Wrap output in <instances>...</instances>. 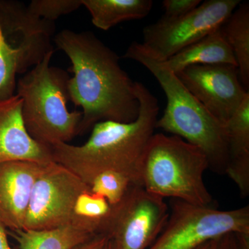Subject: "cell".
<instances>
[{
	"mask_svg": "<svg viewBox=\"0 0 249 249\" xmlns=\"http://www.w3.org/2000/svg\"><path fill=\"white\" fill-rule=\"evenodd\" d=\"M218 249H238L235 233H228L217 239Z\"/></svg>",
	"mask_w": 249,
	"mask_h": 249,
	"instance_id": "d4e9b609",
	"label": "cell"
},
{
	"mask_svg": "<svg viewBox=\"0 0 249 249\" xmlns=\"http://www.w3.org/2000/svg\"><path fill=\"white\" fill-rule=\"evenodd\" d=\"M163 62L174 73L192 65L226 64L237 67L235 55L223 34L222 27Z\"/></svg>",
	"mask_w": 249,
	"mask_h": 249,
	"instance_id": "9a60e30c",
	"label": "cell"
},
{
	"mask_svg": "<svg viewBox=\"0 0 249 249\" xmlns=\"http://www.w3.org/2000/svg\"><path fill=\"white\" fill-rule=\"evenodd\" d=\"M112 210L104 197L85 191L75 201L70 224L91 235H107Z\"/></svg>",
	"mask_w": 249,
	"mask_h": 249,
	"instance_id": "d6986e66",
	"label": "cell"
},
{
	"mask_svg": "<svg viewBox=\"0 0 249 249\" xmlns=\"http://www.w3.org/2000/svg\"><path fill=\"white\" fill-rule=\"evenodd\" d=\"M136 92L140 108L135 121L98 122L83 145L60 142L51 146L53 161L88 186L97 175L109 170L126 174L138 185L139 160L155 132L160 106L157 98L140 82H136Z\"/></svg>",
	"mask_w": 249,
	"mask_h": 249,
	"instance_id": "7a4b0ae2",
	"label": "cell"
},
{
	"mask_svg": "<svg viewBox=\"0 0 249 249\" xmlns=\"http://www.w3.org/2000/svg\"><path fill=\"white\" fill-rule=\"evenodd\" d=\"M98 29L107 31L119 23L140 19L150 14L152 0H81Z\"/></svg>",
	"mask_w": 249,
	"mask_h": 249,
	"instance_id": "2e32d148",
	"label": "cell"
},
{
	"mask_svg": "<svg viewBox=\"0 0 249 249\" xmlns=\"http://www.w3.org/2000/svg\"><path fill=\"white\" fill-rule=\"evenodd\" d=\"M88 191L89 186L63 165L49 163L33 186L23 230H47L70 224L77 197Z\"/></svg>",
	"mask_w": 249,
	"mask_h": 249,
	"instance_id": "9c48e42d",
	"label": "cell"
},
{
	"mask_svg": "<svg viewBox=\"0 0 249 249\" xmlns=\"http://www.w3.org/2000/svg\"><path fill=\"white\" fill-rule=\"evenodd\" d=\"M109 240L108 236L100 234L93 236L89 240L76 246L71 249H106Z\"/></svg>",
	"mask_w": 249,
	"mask_h": 249,
	"instance_id": "cb8c5ba5",
	"label": "cell"
},
{
	"mask_svg": "<svg viewBox=\"0 0 249 249\" xmlns=\"http://www.w3.org/2000/svg\"><path fill=\"white\" fill-rule=\"evenodd\" d=\"M57 48L71 62L73 74L68 83L69 98L82 108L79 134L98 122H132L140 104L136 82L120 65L119 55L91 31L64 29L54 37Z\"/></svg>",
	"mask_w": 249,
	"mask_h": 249,
	"instance_id": "6da1fadb",
	"label": "cell"
},
{
	"mask_svg": "<svg viewBox=\"0 0 249 249\" xmlns=\"http://www.w3.org/2000/svg\"><path fill=\"white\" fill-rule=\"evenodd\" d=\"M137 184L133 178L121 172L109 170L97 175L90 183L89 191L104 197L111 207L124 199L129 190Z\"/></svg>",
	"mask_w": 249,
	"mask_h": 249,
	"instance_id": "ffe728a7",
	"label": "cell"
},
{
	"mask_svg": "<svg viewBox=\"0 0 249 249\" xmlns=\"http://www.w3.org/2000/svg\"><path fill=\"white\" fill-rule=\"evenodd\" d=\"M228 233H249V206L221 211L173 199L168 222L148 249H193Z\"/></svg>",
	"mask_w": 249,
	"mask_h": 249,
	"instance_id": "8992f818",
	"label": "cell"
},
{
	"mask_svg": "<svg viewBox=\"0 0 249 249\" xmlns=\"http://www.w3.org/2000/svg\"><path fill=\"white\" fill-rule=\"evenodd\" d=\"M47 165L25 160L0 163V223L8 231L23 229L33 186Z\"/></svg>",
	"mask_w": 249,
	"mask_h": 249,
	"instance_id": "7c38bea8",
	"label": "cell"
},
{
	"mask_svg": "<svg viewBox=\"0 0 249 249\" xmlns=\"http://www.w3.org/2000/svg\"><path fill=\"white\" fill-rule=\"evenodd\" d=\"M175 74L193 96L224 124L249 93L241 83L238 69L234 65H192Z\"/></svg>",
	"mask_w": 249,
	"mask_h": 249,
	"instance_id": "30bf717a",
	"label": "cell"
},
{
	"mask_svg": "<svg viewBox=\"0 0 249 249\" xmlns=\"http://www.w3.org/2000/svg\"><path fill=\"white\" fill-rule=\"evenodd\" d=\"M8 230L0 223V249H13L8 240Z\"/></svg>",
	"mask_w": 249,
	"mask_h": 249,
	"instance_id": "484cf974",
	"label": "cell"
},
{
	"mask_svg": "<svg viewBox=\"0 0 249 249\" xmlns=\"http://www.w3.org/2000/svg\"><path fill=\"white\" fill-rule=\"evenodd\" d=\"M207 157L178 136L154 134L138 165V185L150 193L201 206H211L213 196L204 181Z\"/></svg>",
	"mask_w": 249,
	"mask_h": 249,
	"instance_id": "277c9868",
	"label": "cell"
},
{
	"mask_svg": "<svg viewBox=\"0 0 249 249\" xmlns=\"http://www.w3.org/2000/svg\"><path fill=\"white\" fill-rule=\"evenodd\" d=\"M23 73L20 55L10 47L0 31V101L16 95V76Z\"/></svg>",
	"mask_w": 249,
	"mask_h": 249,
	"instance_id": "44dd1931",
	"label": "cell"
},
{
	"mask_svg": "<svg viewBox=\"0 0 249 249\" xmlns=\"http://www.w3.org/2000/svg\"><path fill=\"white\" fill-rule=\"evenodd\" d=\"M81 6V0H33L28 7L37 17L54 22L59 18L71 14Z\"/></svg>",
	"mask_w": 249,
	"mask_h": 249,
	"instance_id": "7402d4cb",
	"label": "cell"
},
{
	"mask_svg": "<svg viewBox=\"0 0 249 249\" xmlns=\"http://www.w3.org/2000/svg\"><path fill=\"white\" fill-rule=\"evenodd\" d=\"M18 95L0 101V163L15 160L48 164L53 161L50 147L36 142L28 133Z\"/></svg>",
	"mask_w": 249,
	"mask_h": 249,
	"instance_id": "4fadbf2b",
	"label": "cell"
},
{
	"mask_svg": "<svg viewBox=\"0 0 249 249\" xmlns=\"http://www.w3.org/2000/svg\"><path fill=\"white\" fill-rule=\"evenodd\" d=\"M240 3V0H207L181 17H162L144 28L141 45L152 58L166 61L222 27Z\"/></svg>",
	"mask_w": 249,
	"mask_h": 249,
	"instance_id": "52a82bcc",
	"label": "cell"
},
{
	"mask_svg": "<svg viewBox=\"0 0 249 249\" xmlns=\"http://www.w3.org/2000/svg\"><path fill=\"white\" fill-rule=\"evenodd\" d=\"M217 239L207 241L193 249H218Z\"/></svg>",
	"mask_w": 249,
	"mask_h": 249,
	"instance_id": "4316f807",
	"label": "cell"
},
{
	"mask_svg": "<svg viewBox=\"0 0 249 249\" xmlns=\"http://www.w3.org/2000/svg\"><path fill=\"white\" fill-rule=\"evenodd\" d=\"M55 23L33 14L16 0H0V31L10 47L19 53L24 73L53 52Z\"/></svg>",
	"mask_w": 249,
	"mask_h": 249,
	"instance_id": "8fae6325",
	"label": "cell"
},
{
	"mask_svg": "<svg viewBox=\"0 0 249 249\" xmlns=\"http://www.w3.org/2000/svg\"><path fill=\"white\" fill-rule=\"evenodd\" d=\"M223 34L232 49L241 83L249 88V4L240 3L222 27Z\"/></svg>",
	"mask_w": 249,
	"mask_h": 249,
	"instance_id": "ac0fdd59",
	"label": "cell"
},
{
	"mask_svg": "<svg viewBox=\"0 0 249 249\" xmlns=\"http://www.w3.org/2000/svg\"><path fill=\"white\" fill-rule=\"evenodd\" d=\"M112 209L107 235L115 249H148L170 215L164 199L137 184Z\"/></svg>",
	"mask_w": 249,
	"mask_h": 249,
	"instance_id": "ba28073f",
	"label": "cell"
},
{
	"mask_svg": "<svg viewBox=\"0 0 249 249\" xmlns=\"http://www.w3.org/2000/svg\"><path fill=\"white\" fill-rule=\"evenodd\" d=\"M201 3V0H165L162 2L165 9V14L162 17H181L196 9Z\"/></svg>",
	"mask_w": 249,
	"mask_h": 249,
	"instance_id": "603a6c76",
	"label": "cell"
},
{
	"mask_svg": "<svg viewBox=\"0 0 249 249\" xmlns=\"http://www.w3.org/2000/svg\"><path fill=\"white\" fill-rule=\"evenodd\" d=\"M49 52L17 82V95L22 98L24 126L33 139L50 147L68 143L79 134L82 111L67 108L68 83L71 77L59 67L50 66Z\"/></svg>",
	"mask_w": 249,
	"mask_h": 249,
	"instance_id": "5b68a950",
	"label": "cell"
},
{
	"mask_svg": "<svg viewBox=\"0 0 249 249\" xmlns=\"http://www.w3.org/2000/svg\"><path fill=\"white\" fill-rule=\"evenodd\" d=\"M8 234L20 249H71L94 236L71 224L47 230L8 231Z\"/></svg>",
	"mask_w": 249,
	"mask_h": 249,
	"instance_id": "e0dca14e",
	"label": "cell"
},
{
	"mask_svg": "<svg viewBox=\"0 0 249 249\" xmlns=\"http://www.w3.org/2000/svg\"><path fill=\"white\" fill-rule=\"evenodd\" d=\"M228 142L225 175L237 185L242 198L249 196V93L224 124Z\"/></svg>",
	"mask_w": 249,
	"mask_h": 249,
	"instance_id": "5bb4252c",
	"label": "cell"
},
{
	"mask_svg": "<svg viewBox=\"0 0 249 249\" xmlns=\"http://www.w3.org/2000/svg\"><path fill=\"white\" fill-rule=\"evenodd\" d=\"M124 58L145 67L155 77L167 98L164 113L156 128L181 137L201 149L207 157L209 169L226 174L228 142L225 126L214 117L183 85L163 62L152 58L139 42L129 45Z\"/></svg>",
	"mask_w": 249,
	"mask_h": 249,
	"instance_id": "3957f363",
	"label": "cell"
},
{
	"mask_svg": "<svg viewBox=\"0 0 249 249\" xmlns=\"http://www.w3.org/2000/svg\"><path fill=\"white\" fill-rule=\"evenodd\" d=\"M106 249H115L114 245H113L112 242L110 240L108 241L107 246H106Z\"/></svg>",
	"mask_w": 249,
	"mask_h": 249,
	"instance_id": "83f0119b",
	"label": "cell"
}]
</instances>
